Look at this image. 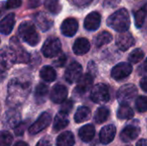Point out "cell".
Segmentation results:
<instances>
[{"instance_id":"cell-51","label":"cell","mask_w":147,"mask_h":146,"mask_svg":"<svg viewBox=\"0 0 147 146\" xmlns=\"http://www.w3.org/2000/svg\"><path fill=\"white\" fill-rule=\"evenodd\" d=\"M0 111H1V107H0Z\"/></svg>"},{"instance_id":"cell-28","label":"cell","mask_w":147,"mask_h":146,"mask_svg":"<svg viewBox=\"0 0 147 146\" xmlns=\"http://www.w3.org/2000/svg\"><path fill=\"white\" fill-rule=\"evenodd\" d=\"M40 76L44 81L47 83H52L56 79V72L54 69L48 65L43 66L41 68L40 71Z\"/></svg>"},{"instance_id":"cell-5","label":"cell","mask_w":147,"mask_h":146,"mask_svg":"<svg viewBox=\"0 0 147 146\" xmlns=\"http://www.w3.org/2000/svg\"><path fill=\"white\" fill-rule=\"evenodd\" d=\"M138 89L135 85L127 83L121 86L117 91V100L121 104H128L137 96Z\"/></svg>"},{"instance_id":"cell-32","label":"cell","mask_w":147,"mask_h":146,"mask_svg":"<svg viewBox=\"0 0 147 146\" xmlns=\"http://www.w3.org/2000/svg\"><path fill=\"white\" fill-rule=\"evenodd\" d=\"M113 40V36L109 32L107 31H103L102 33H100L95 39V45L97 47L102 46L103 45L109 44V42H111Z\"/></svg>"},{"instance_id":"cell-39","label":"cell","mask_w":147,"mask_h":146,"mask_svg":"<svg viewBox=\"0 0 147 146\" xmlns=\"http://www.w3.org/2000/svg\"><path fill=\"white\" fill-rule=\"evenodd\" d=\"M22 4V0H7L5 2L6 9H16Z\"/></svg>"},{"instance_id":"cell-19","label":"cell","mask_w":147,"mask_h":146,"mask_svg":"<svg viewBox=\"0 0 147 146\" xmlns=\"http://www.w3.org/2000/svg\"><path fill=\"white\" fill-rule=\"evenodd\" d=\"M101 24V15L98 12L90 13L84 19V28L89 31L96 30Z\"/></svg>"},{"instance_id":"cell-17","label":"cell","mask_w":147,"mask_h":146,"mask_svg":"<svg viewBox=\"0 0 147 146\" xmlns=\"http://www.w3.org/2000/svg\"><path fill=\"white\" fill-rule=\"evenodd\" d=\"M78 28V22L75 18H67L61 24V33L67 37L75 35Z\"/></svg>"},{"instance_id":"cell-11","label":"cell","mask_w":147,"mask_h":146,"mask_svg":"<svg viewBox=\"0 0 147 146\" xmlns=\"http://www.w3.org/2000/svg\"><path fill=\"white\" fill-rule=\"evenodd\" d=\"M82 71L83 68L81 65L78 62H73L67 67L65 72V78L69 83L78 82V80L82 76Z\"/></svg>"},{"instance_id":"cell-49","label":"cell","mask_w":147,"mask_h":146,"mask_svg":"<svg viewBox=\"0 0 147 146\" xmlns=\"http://www.w3.org/2000/svg\"><path fill=\"white\" fill-rule=\"evenodd\" d=\"M14 146H29L27 143H25V142H23V141H18V142H16Z\"/></svg>"},{"instance_id":"cell-38","label":"cell","mask_w":147,"mask_h":146,"mask_svg":"<svg viewBox=\"0 0 147 146\" xmlns=\"http://www.w3.org/2000/svg\"><path fill=\"white\" fill-rule=\"evenodd\" d=\"M72 108H73V102H72V101H71V100L64 101V102H62V106H61L60 112L68 114L71 111Z\"/></svg>"},{"instance_id":"cell-34","label":"cell","mask_w":147,"mask_h":146,"mask_svg":"<svg viewBox=\"0 0 147 146\" xmlns=\"http://www.w3.org/2000/svg\"><path fill=\"white\" fill-rule=\"evenodd\" d=\"M144 56H145L144 52H143L140 48H137V49L134 50V51L129 54L128 60H129L130 63L138 64L139 62H140V61L143 59Z\"/></svg>"},{"instance_id":"cell-36","label":"cell","mask_w":147,"mask_h":146,"mask_svg":"<svg viewBox=\"0 0 147 146\" xmlns=\"http://www.w3.org/2000/svg\"><path fill=\"white\" fill-rule=\"evenodd\" d=\"M136 108L140 113H145L147 111V96H139L135 102Z\"/></svg>"},{"instance_id":"cell-10","label":"cell","mask_w":147,"mask_h":146,"mask_svg":"<svg viewBox=\"0 0 147 146\" xmlns=\"http://www.w3.org/2000/svg\"><path fill=\"white\" fill-rule=\"evenodd\" d=\"M133 71V67L129 63L122 62L116 65L111 71V76L114 79L120 81L127 78Z\"/></svg>"},{"instance_id":"cell-14","label":"cell","mask_w":147,"mask_h":146,"mask_svg":"<svg viewBox=\"0 0 147 146\" xmlns=\"http://www.w3.org/2000/svg\"><path fill=\"white\" fill-rule=\"evenodd\" d=\"M117 47L121 51H127L130 47H132L135 44V40L133 37L132 34L125 31L121 32L117 37L115 40Z\"/></svg>"},{"instance_id":"cell-16","label":"cell","mask_w":147,"mask_h":146,"mask_svg":"<svg viewBox=\"0 0 147 146\" xmlns=\"http://www.w3.org/2000/svg\"><path fill=\"white\" fill-rule=\"evenodd\" d=\"M67 89L62 85V84H56L53 87L51 94H50V99L53 102L59 104L62 103L64 101H65L67 97Z\"/></svg>"},{"instance_id":"cell-48","label":"cell","mask_w":147,"mask_h":146,"mask_svg":"<svg viewBox=\"0 0 147 146\" xmlns=\"http://www.w3.org/2000/svg\"><path fill=\"white\" fill-rule=\"evenodd\" d=\"M140 69H141L143 72H146V73H147V59L145 61V63L143 64V65H142Z\"/></svg>"},{"instance_id":"cell-21","label":"cell","mask_w":147,"mask_h":146,"mask_svg":"<svg viewBox=\"0 0 147 146\" xmlns=\"http://www.w3.org/2000/svg\"><path fill=\"white\" fill-rule=\"evenodd\" d=\"M15 25V14H8L0 21V33L3 34H9Z\"/></svg>"},{"instance_id":"cell-2","label":"cell","mask_w":147,"mask_h":146,"mask_svg":"<svg viewBox=\"0 0 147 146\" xmlns=\"http://www.w3.org/2000/svg\"><path fill=\"white\" fill-rule=\"evenodd\" d=\"M109 28L117 32H125L130 27V16L128 11L122 8L113 13L107 20Z\"/></svg>"},{"instance_id":"cell-23","label":"cell","mask_w":147,"mask_h":146,"mask_svg":"<svg viewBox=\"0 0 147 146\" xmlns=\"http://www.w3.org/2000/svg\"><path fill=\"white\" fill-rule=\"evenodd\" d=\"M95 133H96V130H95L94 126L89 124V125H85L80 128V130L78 132V136L82 141L88 143L93 139V138L95 136Z\"/></svg>"},{"instance_id":"cell-42","label":"cell","mask_w":147,"mask_h":146,"mask_svg":"<svg viewBox=\"0 0 147 146\" xmlns=\"http://www.w3.org/2000/svg\"><path fill=\"white\" fill-rule=\"evenodd\" d=\"M121 0H104L103 6L106 8H114L120 3Z\"/></svg>"},{"instance_id":"cell-41","label":"cell","mask_w":147,"mask_h":146,"mask_svg":"<svg viewBox=\"0 0 147 146\" xmlns=\"http://www.w3.org/2000/svg\"><path fill=\"white\" fill-rule=\"evenodd\" d=\"M65 62H66V57L65 54L62 53V54L59 55V58L54 61V65L58 67H62L65 65Z\"/></svg>"},{"instance_id":"cell-37","label":"cell","mask_w":147,"mask_h":146,"mask_svg":"<svg viewBox=\"0 0 147 146\" xmlns=\"http://www.w3.org/2000/svg\"><path fill=\"white\" fill-rule=\"evenodd\" d=\"M28 124H29V122H28V120H26V121H24V122H22V123H19V124L15 127V130H14L15 134H16V136H22V135L24 133L26 128H27L28 126Z\"/></svg>"},{"instance_id":"cell-50","label":"cell","mask_w":147,"mask_h":146,"mask_svg":"<svg viewBox=\"0 0 147 146\" xmlns=\"http://www.w3.org/2000/svg\"><path fill=\"white\" fill-rule=\"evenodd\" d=\"M125 146H132V145H125Z\"/></svg>"},{"instance_id":"cell-9","label":"cell","mask_w":147,"mask_h":146,"mask_svg":"<svg viewBox=\"0 0 147 146\" xmlns=\"http://www.w3.org/2000/svg\"><path fill=\"white\" fill-rule=\"evenodd\" d=\"M52 120V117L51 114L47 112H44L42 113L40 117L36 120V121L31 125L28 128V133L31 135H34L39 133L40 132L43 131L46 127H47Z\"/></svg>"},{"instance_id":"cell-1","label":"cell","mask_w":147,"mask_h":146,"mask_svg":"<svg viewBox=\"0 0 147 146\" xmlns=\"http://www.w3.org/2000/svg\"><path fill=\"white\" fill-rule=\"evenodd\" d=\"M31 89V84L28 82L20 79H12L8 85V95L6 102L10 108H16L21 105L28 96Z\"/></svg>"},{"instance_id":"cell-24","label":"cell","mask_w":147,"mask_h":146,"mask_svg":"<svg viewBox=\"0 0 147 146\" xmlns=\"http://www.w3.org/2000/svg\"><path fill=\"white\" fill-rule=\"evenodd\" d=\"M75 144L74 135L71 132H64L59 135L56 140L57 146H73Z\"/></svg>"},{"instance_id":"cell-30","label":"cell","mask_w":147,"mask_h":146,"mask_svg":"<svg viewBox=\"0 0 147 146\" xmlns=\"http://www.w3.org/2000/svg\"><path fill=\"white\" fill-rule=\"evenodd\" d=\"M147 16V3L139 10H137L134 14V19H135V25L137 28H141L146 21Z\"/></svg>"},{"instance_id":"cell-12","label":"cell","mask_w":147,"mask_h":146,"mask_svg":"<svg viewBox=\"0 0 147 146\" xmlns=\"http://www.w3.org/2000/svg\"><path fill=\"white\" fill-rule=\"evenodd\" d=\"M20 113L14 108H11V109L4 114L3 118V125L6 128H15L20 123Z\"/></svg>"},{"instance_id":"cell-20","label":"cell","mask_w":147,"mask_h":146,"mask_svg":"<svg viewBox=\"0 0 147 146\" xmlns=\"http://www.w3.org/2000/svg\"><path fill=\"white\" fill-rule=\"evenodd\" d=\"M34 21L41 31L45 32L53 26V20L44 12H39L34 16Z\"/></svg>"},{"instance_id":"cell-31","label":"cell","mask_w":147,"mask_h":146,"mask_svg":"<svg viewBox=\"0 0 147 146\" xmlns=\"http://www.w3.org/2000/svg\"><path fill=\"white\" fill-rule=\"evenodd\" d=\"M109 114H110V111L108 108L101 107L96 110L94 116V120L97 124H102L109 119Z\"/></svg>"},{"instance_id":"cell-40","label":"cell","mask_w":147,"mask_h":146,"mask_svg":"<svg viewBox=\"0 0 147 146\" xmlns=\"http://www.w3.org/2000/svg\"><path fill=\"white\" fill-rule=\"evenodd\" d=\"M36 146H53L52 139L50 137H44L39 140Z\"/></svg>"},{"instance_id":"cell-6","label":"cell","mask_w":147,"mask_h":146,"mask_svg":"<svg viewBox=\"0 0 147 146\" xmlns=\"http://www.w3.org/2000/svg\"><path fill=\"white\" fill-rule=\"evenodd\" d=\"M61 52V43L60 40L54 37L51 36L46 40L42 46V53L47 58H53L60 54Z\"/></svg>"},{"instance_id":"cell-33","label":"cell","mask_w":147,"mask_h":146,"mask_svg":"<svg viewBox=\"0 0 147 146\" xmlns=\"http://www.w3.org/2000/svg\"><path fill=\"white\" fill-rule=\"evenodd\" d=\"M44 5L48 11L55 15L59 14L62 9L59 0H45Z\"/></svg>"},{"instance_id":"cell-3","label":"cell","mask_w":147,"mask_h":146,"mask_svg":"<svg viewBox=\"0 0 147 146\" xmlns=\"http://www.w3.org/2000/svg\"><path fill=\"white\" fill-rule=\"evenodd\" d=\"M18 34L22 40L31 46H34L40 42V35L31 22H23L21 23L18 28Z\"/></svg>"},{"instance_id":"cell-13","label":"cell","mask_w":147,"mask_h":146,"mask_svg":"<svg viewBox=\"0 0 147 146\" xmlns=\"http://www.w3.org/2000/svg\"><path fill=\"white\" fill-rule=\"evenodd\" d=\"M140 133V128L139 125L133 123L126 126L121 133L120 139L122 142L127 143L134 140Z\"/></svg>"},{"instance_id":"cell-27","label":"cell","mask_w":147,"mask_h":146,"mask_svg":"<svg viewBox=\"0 0 147 146\" xmlns=\"http://www.w3.org/2000/svg\"><path fill=\"white\" fill-rule=\"evenodd\" d=\"M91 116V112L89 108L87 107H80L78 108L75 115H74V120L77 123H82L84 121H87L90 120Z\"/></svg>"},{"instance_id":"cell-18","label":"cell","mask_w":147,"mask_h":146,"mask_svg":"<svg viewBox=\"0 0 147 146\" xmlns=\"http://www.w3.org/2000/svg\"><path fill=\"white\" fill-rule=\"evenodd\" d=\"M116 134V128L114 125H108L102 128L100 134H99V139L102 144L103 145H108L110 144Z\"/></svg>"},{"instance_id":"cell-35","label":"cell","mask_w":147,"mask_h":146,"mask_svg":"<svg viewBox=\"0 0 147 146\" xmlns=\"http://www.w3.org/2000/svg\"><path fill=\"white\" fill-rule=\"evenodd\" d=\"M13 141L12 135L7 131L0 132V146H10Z\"/></svg>"},{"instance_id":"cell-46","label":"cell","mask_w":147,"mask_h":146,"mask_svg":"<svg viewBox=\"0 0 147 146\" xmlns=\"http://www.w3.org/2000/svg\"><path fill=\"white\" fill-rule=\"evenodd\" d=\"M6 9V5H5V2H0V17L3 15V14L4 13V10Z\"/></svg>"},{"instance_id":"cell-43","label":"cell","mask_w":147,"mask_h":146,"mask_svg":"<svg viewBox=\"0 0 147 146\" xmlns=\"http://www.w3.org/2000/svg\"><path fill=\"white\" fill-rule=\"evenodd\" d=\"M75 5L77 6H79V7H83V6H85V5H88L90 4L93 0H71Z\"/></svg>"},{"instance_id":"cell-4","label":"cell","mask_w":147,"mask_h":146,"mask_svg":"<svg viewBox=\"0 0 147 146\" xmlns=\"http://www.w3.org/2000/svg\"><path fill=\"white\" fill-rule=\"evenodd\" d=\"M110 94L109 87L104 83H98L93 87L90 92V99L95 103L102 104L109 101Z\"/></svg>"},{"instance_id":"cell-26","label":"cell","mask_w":147,"mask_h":146,"mask_svg":"<svg viewBox=\"0 0 147 146\" xmlns=\"http://www.w3.org/2000/svg\"><path fill=\"white\" fill-rule=\"evenodd\" d=\"M48 95V87L44 83H40L35 89L34 97L38 104L45 102Z\"/></svg>"},{"instance_id":"cell-7","label":"cell","mask_w":147,"mask_h":146,"mask_svg":"<svg viewBox=\"0 0 147 146\" xmlns=\"http://www.w3.org/2000/svg\"><path fill=\"white\" fill-rule=\"evenodd\" d=\"M9 47L16 56V63H28L29 61V54L28 53V52L25 51V49L20 44V41L17 40L16 37H12L10 39Z\"/></svg>"},{"instance_id":"cell-45","label":"cell","mask_w":147,"mask_h":146,"mask_svg":"<svg viewBox=\"0 0 147 146\" xmlns=\"http://www.w3.org/2000/svg\"><path fill=\"white\" fill-rule=\"evenodd\" d=\"M40 4V0H29L28 1V7L35 8Z\"/></svg>"},{"instance_id":"cell-15","label":"cell","mask_w":147,"mask_h":146,"mask_svg":"<svg viewBox=\"0 0 147 146\" xmlns=\"http://www.w3.org/2000/svg\"><path fill=\"white\" fill-rule=\"evenodd\" d=\"M93 77L91 74H84V76H81L80 78L78 80V84L76 86L75 91L78 94L83 95L86 92H88L92 85H93Z\"/></svg>"},{"instance_id":"cell-8","label":"cell","mask_w":147,"mask_h":146,"mask_svg":"<svg viewBox=\"0 0 147 146\" xmlns=\"http://www.w3.org/2000/svg\"><path fill=\"white\" fill-rule=\"evenodd\" d=\"M16 61V56L10 47H3L0 49V73L9 70Z\"/></svg>"},{"instance_id":"cell-25","label":"cell","mask_w":147,"mask_h":146,"mask_svg":"<svg viewBox=\"0 0 147 146\" xmlns=\"http://www.w3.org/2000/svg\"><path fill=\"white\" fill-rule=\"evenodd\" d=\"M68 124H69V120L67 118V114L65 113L59 112L55 116L54 122H53V129L56 132L60 131L64 129L65 127H66Z\"/></svg>"},{"instance_id":"cell-22","label":"cell","mask_w":147,"mask_h":146,"mask_svg":"<svg viewBox=\"0 0 147 146\" xmlns=\"http://www.w3.org/2000/svg\"><path fill=\"white\" fill-rule=\"evenodd\" d=\"M90 44L85 38H78L73 44V52L77 55H84L90 51Z\"/></svg>"},{"instance_id":"cell-29","label":"cell","mask_w":147,"mask_h":146,"mask_svg":"<svg viewBox=\"0 0 147 146\" xmlns=\"http://www.w3.org/2000/svg\"><path fill=\"white\" fill-rule=\"evenodd\" d=\"M134 113L132 108L127 104H121L117 111V117L120 120H130L134 117Z\"/></svg>"},{"instance_id":"cell-47","label":"cell","mask_w":147,"mask_h":146,"mask_svg":"<svg viewBox=\"0 0 147 146\" xmlns=\"http://www.w3.org/2000/svg\"><path fill=\"white\" fill-rule=\"evenodd\" d=\"M136 146H147V139H142L139 140V141L137 142Z\"/></svg>"},{"instance_id":"cell-44","label":"cell","mask_w":147,"mask_h":146,"mask_svg":"<svg viewBox=\"0 0 147 146\" xmlns=\"http://www.w3.org/2000/svg\"><path fill=\"white\" fill-rule=\"evenodd\" d=\"M140 87L145 92H147V77H143L140 80Z\"/></svg>"}]
</instances>
